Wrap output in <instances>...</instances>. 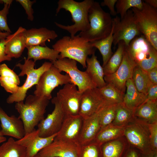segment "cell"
<instances>
[{
	"mask_svg": "<svg viewBox=\"0 0 157 157\" xmlns=\"http://www.w3.org/2000/svg\"><path fill=\"white\" fill-rule=\"evenodd\" d=\"M94 1L93 0H85L81 2L74 0H59L57 3L56 15L61 9H64L70 12L72 21L74 24L71 25L65 26L55 22V24L59 28L68 32L71 37L74 36L78 31H87L90 28L88 13Z\"/></svg>",
	"mask_w": 157,
	"mask_h": 157,
	"instance_id": "cell-1",
	"label": "cell"
},
{
	"mask_svg": "<svg viewBox=\"0 0 157 157\" xmlns=\"http://www.w3.org/2000/svg\"><path fill=\"white\" fill-rule=\"evenodd\" d=\"M98 89L100 95L106 102L115 104L123 102L124 94L112 84L106 83L105 86Z\"/></svg>",
	"mask_w": 157,
	"mask_h": 157,
	"instance_id": "cell-33",
	"label": "cell"
},
{
	"mask_svg": "<svg viewBox=\"0 0 157 157\" xmlns=\"http://www.w3.org/2000/svg\"><path fill=\"white\" fill-rule=\"evenodd\" d=\"M144 1L151 7L155 8H157V0H145Z\"/></svg>",
	"mask_w": 157,
	"mask_h": 157,
	"instance_id": "cell-46",
	"label": "cell"
},
{
	"mask_svg": "<svg viewBox=\"0 0 157 157\" xmlns=\"http://www.w3.org/2000/svg\"><path fill=\"white\" fill-rule=\"evenodd\" d=\"M0 157H26V149L10 137L0 146Z\"/></svg>",
	"mask_w": 157,
	"mask_h": 157,
	"instance_id": "cell-30",
	"label": "cell"
},
{
	"mask_svg": "<svg viewBox=\"0 0 157 157\" xmlns=\"http://www.w3.org/2000/svg\"><path fill=\"white\" fill-rule=\"evenodd\" d=\"M61 72L52 65L41 76L35 85L34 95L45 97L50 100L52 98L51 92L56 87L68 83H72L67 74H63Z\"/></svg>",
	"mask_w": 157,
	"mask_h": 157,
	"instance_id": "cell-9",
	"label": "cell"
},
{
	"mask_svg": "<svg viewBox=\"0 0 157 157\" xmlns=\"http://www.w3.org/2000/svg\"><path fill=\"white\" fill-rule=\"evenodd\" d=\"M114 26V23L113 19L112 29L109 35L104 39L90 42L92 47L97 49L101 53L103 59V67L106 64L113 54L111 47L113 41Z\"/></svg>",
	"mask_w": 157,
	"mask_h": 157,
	"instance_id": "cell-29",
	"label": "cell"
},
{
	"mask_svg": "<svg viewBox=\"0 0 157 157\" xmlns=\"http://www.w3.org/2000/svg\"><path fill=\"white\" fill-rule=\"evenodd\" d=\"M154 151L151 150L144 153L143 157H152Z\"/></svg>",
	"mask_w": 157,
	"mask_h": 157,
	"instance_id": "cell-49",
	"label": "cell"
},
{
	"mask_svg": "<svg viewBox=\"0 0 157 157\" xmlns=\"http://www.w3.org/2000/svg\"><path fill=\"white\" fill-rule=\"evenodd\" d=\"M90 28L81 32L78 35L88 42H92L107 37L112 27L113 19L110 14L105 11L99 2L94 1L88 13Z\"/></svg>",
	"mask_w": 157,
	"mask_h": 157,
	"instance_id": "cell-4",
	"label": "cell"
},
{
	"mask_svg": "<svg viewBox=\"0 0 157 157\" xmlns=\"http://www.w3.org/2000/svg\"><path fill=\"white\" fill-rule=\"evenodd\" d=\"M20 84L19 76L5 63L0 65V84L8 92L14 94Z\"/></svg>",
	"mask_w": 157,
	"mask_h": 157,
	"instance_id": "cell-24",
	"label": "cell"
},
{
	"mask_svg": "<svg viewBox=\"0 0 157 157\" xmlns=\"http://www.w3.org/2000/svg\"><path fill=\"white\" fill-rule=\"evenodd\" d=\"M86 64L85 71L96 87L100 88L105 86L106 83L104 78L103 68L97 60L95 53L91 58H87Z\"/></svg>",
	"mask_w": 157,
	"mask_h": 157,
	"instance_id": "cell-25",
	"label": "cell"
},
{
	"mask_svg": "<svg viewBox=\"0 0 157 157\" xmlns=\"http://www.w3.org/2000/svg\"><path fill=\"white\" fill-rule=\"evenodd\" d=\"M24 58V64L19 63L16 66L21 70L19 76L26 75V80L22 86L19 87L16 93L11 94L7 98L6 101L8 104L24 101L26 97L28 90L37 84L42 75L53 65L51 62H45L38 68L35 69V62L32 60L27 59L26 57Z\"/></svg>",
	"mask_w": 157,
	"mask_h": 157,
	"instance_id": "cell-5",
	"label": "cell"
},
{
	"mask_svg": "<svg viewBox=\"0 0 157 157\" xmlns=\"http://www.w3.org/2000/svg\"><path fill=\"white\" fill-rule=\"evenodd\" d=\"M16 1L19 2L25 10L26 13L27 15L28 19L31 21H33L34 18L33 15L34 11L32 7L33 5L36 2V1L16 0Z\"/></svg>",
	"mask_w": 157,
	"mask_h": 157,
	"instance_id": "cell-41",
	"label": "cell"
},
{
	"mask_svg": "<svg viewBox=\"0 0 157 157\" xmlns=\"http://www.w3.org/2000/svg\"><path fill=\"white\" fill-rule=\"evenodd\" d=\"M117 104L106 102L97 113L99 119L101 129L112 123L115 117Z\"/></svg>",
	"mask_w": 157,
	"mask_h": 157,
	"instance_id": "cell-35",
	"label": "cell"
},
{
	"mask_svg": "<svg viewBox=\"0 0 157 157\" xmlns=\"http://www.w3.org/2000/svg\"><path fill=\"white\" fill-rule=\"evenodd\" d=\"M77 88L73 83L66 84L59 90L55 97L66 115H79L82 93Z\"/></svg>",
	"mask_w": 157,
	"mask_h": 157,
	"instance_id": "cell-13",
	"label": "cell"
},
{
	"mask_svg": "<svg viewBox=\"0 0 157 157\" xmlns=\"http://www.w3.org/2000/svg\"><path fill=\"white\" fill-rule=\"evenodd\" d=\"M126 157H138V156L137 153L133 150L129 152Z\"/></svg>",
	"mask_w": 157,
	"mask_h": 157,
	"instance_id": "cell-48",
	"label": "cell"
},
{
	"mask_svg": "<svg viewBox=\"0 0 157 157\" xmlns=\"http://www.w3.org/2000/svg\"><path fill=\"white\" fill-rule=\"evenodd\" d=\"M79 145L54 139L38 154L40 157H78Z\"/></svg>",
	"mask_w": 157,
	"mask_h": 157,
	"instance_id": "cell-18",
	"label": "cell"
},
{
	"mask_svg": "<svg viewBox=\"0 0 157 157\" xmlns=\"http://www.w3.org/2000/svg\"><path fill=\"white\" fill-rule=\"evenodd\" d=\"M150 133V140L151 150L157 149V122L148 124Z\"/></svg>",
	"mask_w": 157,
	"mask_h": 157,
	"instance_id": "cell-40",
	"label": "cell"
},
{
	"mask_svg": "<svg viewBox=\"0 0 157 157\" xmlns=\"http://www.w3.org/2000/svg\"><path fill=\"white\" fill-rule=\"evenodd\" d=\"M54 108L51 113L38 124L39 135L47 137L57 133L60 129L66 115L60 103L55 97L51 100Z\"/></svg>",
	"mask_w": 157,
	"mask_h": 157,
	"instance_id": "cell-14",
	"label": "cell"
},
{
	"mask_svg": "<svg viewBox=\"0 0 157 157\" xmlns=\"http://www.w3.org/2000/svg\"><path fill=\"white\" fill-rule=\"evenodd\" d=\"M6 39L0 40V64L4 61H10L12 58L8 57L5 52Z\"/></svg>",
	"mask_w": 157,
	"mask_h": 157,
	"instance_id": "cell-44",
	"label": "cell"
},
{
	"mask_svg": "<svg viewBox=\"0 0 157 157\" xmlns=\"http://www.w3.org/2000/svg\"><path fill=\"white\" fill-rule=\"evenodd\" d=\"M134 118L147 124L157 122V100L147 99L133 110Z\"/></svg>",
	"mask_w": 157,
	"mask_h": 157,
	"instance_id": "cell-23",
	"label": "cell"
},
{
	"mask_svg": "<svg viewBox=\"0 0 157 157\" xmlns=\"http://www.w3.org/2000/svg\"><path fill=\"white\" fill-rule=\"evenodd\" d=\"M114 23L113 43L115 46L123 41L126 46L135 37L141 34L134 14L129 10L122 18L117 16L113 18Z\"/></svg>",
	"mask_w": 157,
	"mask_h": 157,
	"instance_id": "cell-8",
	"label": "cell"
},
{
	"mask_svg": "<svg viewBox=\"0 0 157 157\" xmlns=\"http://www.w3.org/2000/svg\"><path fill=\"white\" fill-rule=\"evenodd\" d=\"M126 47L135 62L144 71L157 67V50L143 35L135 37Z\"/></svg>",
	"mask_w": 157,
	"mask_h": 157,
	"instance_id": "cell-6",
	"label": "cell"
},
{
	"mask_svg": "<svg viewBox=\"0 0 157 157\" xmlns=\"http://www.w3.org/2000/svg\"><path fill=\"white\" fill-rule=\"evenodd\" d=\"M10 5L8 4H4L3 9L0 10V32H6L11 34L12 31L8 26L7 21V15Z\"/></svg>",
	"mask_w": 157,
	"mask_h": 157,
	"instance_id": "cell-39",
	"label": "cell"
},
{
	"mask_svg": "<svg viewBox=\"0 0 157 157\" xmlns=\"http://www.w3.org/2000/svg\"><path fill=\"white\" fill-rule=\"evenodd\" d=\"M148 77L151 82L157 84V67H156L146 72Z\"/></svg>",
	"mask_w": 157,
	"mask_h": 157,
	"instance_id": "cell-45",
	"label": "cell"
},
{
	"mask_svg": "<svg viewBox=\"0 0 157 157\" xmlns=\"http://www.w3.org/2000/svg\"><path fill=\"white\" fill-rule=\"evenodd\" d=\"M49 100L44 97L29 95L24 101L16 103L15 109L23 122L25 134L33 130L44 119Z\"/></svg>",
	"mask_w": 157,
	"mask_h": 157,
	"instance_id": "cell-2",
	"label": "cell"
},
{
	"mask_svg": "<svg viewBox=\"0 0 157 157\" xmlns=\"http://www.w3.org/2000/svg\"><path fill=\"white\" fill-rule=\"evenodd\" d=\"M117 1V0H104L101 2V5L107 6L110 10V14L113 16H115L117 13L115 6Z\"/></svg>",
	"mask_w": 157,
	"mask_h": 157,
	"instance_id": "cell-42",
	"label": "cell"
},
{
	"mask_svg": "<svg viewBox=\"0 0 157 157\" xmlns=\"http://www.w3.org/2000/svg\"><path fill=\"white\" fill-rule=\"evenodd\" d=\"M124 134L130 143L144 153L151 150L148 124L134 117L124 126Z\"/></svg>",
	"mask_w": 157,
	"mask_h": 157,
	"instance_id": "cell-11",
	"label": "cell"
},
{
	"mask_svg": "<svg viewBox=\"0 0 157 157\" xmlns=\"http://www.w3.org/2000/svg\"><path fill=\"white\" fill-rule=\"evenodd\" d=\"M132 78L138 90L147 95L148 88L152 83L146 72L137 65L134 69Z\"/></svg>",
	"mask_w": 157,
	"mask_h": 157,
	"instance_id": "cell-32",
	"label": "cell"
},
{
	"mask_svg": "<svg viewBox=\"0 0 157 157\" xmlns=\"http://www.w3.org/2000/svg\"><path fill=\"white\" fill-rule=\"evenodd\" d=\"M25 29L20 26L15 33L10 34L6 39L5 52L9 58L20 57L26 48L23 35Z\"/></svg>",
	"mask_w": 157,
	"mask_h": 157,
	"instance_id": "cell-22",
	"label": "cell"
},
{
	"mask_svg": "<svg viewBox=\"0 0 157 157\" xmlns=\"http://www.w3.org/2000/svg\"><path fill=\"white\" fill-rule=\"evenodd\" d=\"M23 35L26 47L36 45L46 46L47 41L54 40L58 37L55 31L43 27L25 29Z\"/></svg>",
	"mask_w": 157,
	"mask_h": 157,
	"instance_id": "cell-20",
	"label": "cell"
},
{
	"mask_svg": "<svg viewBox=\"0 0 157 157\" xmlns=\"http://www.w3.org/2000/svg\"><path fill=\"white\" fill-rule=\"evenodd\" d=\"M28 60H33L35 62L42 59H47L51 62L58 59L59 58V53L53 49L46 46L40 45L27 46Z\"/></svg>",
	"mask_w": 157,
	"mask_h": 157,
	"instance_id": "cell-27",
	"label": "cell"
},
{
	"mask_svg": "<svg viewBox=\"0 0 157 157\" xmlns=\"http://www.w3.org/2000/svg\"><path fill=\"white\" fill-rule=\"evenodd\" d=\"M33 157H40L39 156V155L38 154H36V155H35V156H34Z\"/></svg>",
	"mask_w": 157,
	"mask_h": 157,
	"instance_id": "cell-53",
	"label": "cell"
},
{
	"mask_svg": "<svg viewBox=\"0 0 157 157\" xmlns=\"http://www.w3.org/2000/svg\"><path fill=\"white\" fill-rule=\"evenodd\" d=\"M0 121L1 129L0 133L18 140L22 138L25 132L23 122L14 115L9 116L0 106Z\"/></svg>",
	"mask_w": 157,
	"mask_h": 157,
	"instance_id": "cell-19",
	"label": "cell"
},
{
	"mask_svg": "<svg viewBox=\"0 0 157 157\" xmlns=\"http://www.w3.org/2000/svg\"><path fill=\"white\" fill-rule=\"evenodd\" d=\"M83 118L79 115H66L60 129L54 139L61 140L77 146Z\"/></svg>",
	"mask_w": 157,
	"mask_h": 157,
	"instance_id": "cell-15",
	"label": "cell"
},
{
	"mask_svg": "<svg viewBox=\"0 0 157 157\" xmlns=\"http://www.w3.org/2000/svg\"><path fill=\"white\" fill-rule=\"evenodd\" d=\"M152 157H157V151H154Z\"/></svg>",
	"mask_w": 157,
	"mask_h": 157,
	"instance_id": "cell-52",
	"label": "cell"
},
{
	"mask_svg": "<svg viewBox=\"0 0 157 157\" xmlns=\"http://www.w3.org/2000/svg\"><path fill=\"white\" fill-rule=\"evenodd\" d=\"M6 140V138L0 133V143L4 142Z\"/></svg>",
	"mask_w": 157,
	"mask_h": 157,
	"instance_id": "cell-51",
	"label": "cell"
},
{
	"mask_svg": "<svg viewBox=\"0 0 157 157\" xmlns=\"http://www.w3.org/2000/svg\"><path fill=\"white\" fill-rule=\"evenodd\" d=\"M137 65L126 46L120 65L114 73L104 76L105 82L106 83L112 84L124 94L126 81L132 78L134 69Z\"/></svg>",
	"mask_w": 157,
	"mask_h": 157,
	"instance_id": "cell-12",
	"label": "cell"
},
{
	"mask_svg": "<svg viewBox=\"0 0 157 157\" xmlns=\"http://www.w3.org/2000/svg\"><path fill=\"white\" fill-rule=\"evenodd\" d=\"M125 47L124 41L118 42L116 51L103 67L104 76L112 74L118 69L122 63Z\"/></svg>",
	"mask_w": 157,
	"mask_h": 157,
	"instance_id": "cell-31",
	"label": "cell"
},
{
	"mask_svg": "<svg viewBox=\"0 0 157 157\" xmlns=\"http://www.w3.org/2000/svg\"><path fill=\"white\" fill-rule=\"evenodd\" d=\"M140 31L157 50V10L144 1L141 9L132 8Z\"/></svg>",
	"mask_w": 157,
	"mask_h": 157,
	"instance_id": "cell-7",
	"label": "cell"
},
{
	"mask_svg": "<svg viewBox=\"0 0 157 157\" xmlns=\"http://www.w3.org/2000/svg\"><path fill=\"white\" fill-rule=\"evenodd\" d=\"M100 129L99 119L97 113L83 119L79 139V144L85 145L94 141Z\"/></svg>",
	"mask_w": 157,
	"mask_h": 157,
	"instance_id": "cell-21",
	"label": "cell"
},
{
	"mask_svg": "<svg viewBox=\"0 0 157 157\" xmlns=\"http://www.w3.org/2000/svg\"><path fill=\"white\" fill-rule=\"evenodd\" d=\"M147 99L157 100V84L152 83L149 86L147 94Z\"/></svg>",
	"mask_w": 157,
	"mask_h": 157,
	"instance_id": "cell-43",
	"label": "cell"
},
{
	"mask_svg": "<svg viewBox=\"0 0 157 157\" xmlns=\"http://www.w3.org/2000/svg\"><path fill=\"white\" fill-rule=\"evenodd\" d=\"M134 117L133 110L128 108L122 102L117 104L115 117L112 123L116 126L124 127Z\"/></svg>",
	"mask_w": 157,
	"mask_h": 157,
	"instance_id": "cell-34",
	"label": "cell"
},
{
	"mask_svg": "<svg viewBox=\"0 0 157 157\" xmlns=\"http://www.w3.org/2000/svg\"><path fill=\"white\" fill-rule=\"evenodd\" d=\"M101 146L104 157H119L123 147L122 143L119 140L106 142Z\"/></svg>",
	"mask_w": 157,
	"mask_h": 157,
	"instance_id": "cell-37",
	"label": "cell"
},
{
	"mask_svg": "<svg viewBox=\"0 0 157 157\" xmlns=\"http://www.w3.org/2000/svg\"><path fill=\"white\" fill-rule=\"evenodd\" d=\"M124 127L116 126L112 123L101 129L94 141L99 146L124 134Z\"/></svg>",
	"mask_w": 157,
	"mask_h": 157,
	"instance_id": "cell-28",
	"label": "cell"
},
{
	"mask_svg": "<svg viewBox=\"0 0 157 157\" xmlns=\"http://www.w3.org/2000/svg\"><path fill=\"white\" fill-rule=\"evenodd\" d=\"M100 147L94 141L85 145H80L79 147L78 156L98 157V147Z\"/></svg>",
	"mask_w": 157,
	"mask_h": 157,
	"instance_id": "cell-38",
	"label": "cell"
},
{
	"mask_svg": "<svg viewBox=\"0 0 157 157\" xmlns=\"http://www.w3.org/2000/svg\"><path fill=\"white\" fill-rule=\"evenodd\" d=\"M10 34V33H9L0 32V40L6 39Z\"/></svg>",
	"mask_w": 157,
	"mask_h": 157,
	"instance_id": "cell-47",
	"label": "cell"
},
{
	"mask_svg": "<svg viewBox=\"0 0 157 157\" xmlns=\"http://www.w3.org/2000/svg\"><path fill=\"white\" fill-rule=\"evenodd\" d=\"M126 87V92L122 103L128 108L134 110L147 99V95L138 90L132 78L127 81Z\"/></svg>",
	"mask_w": 157,
	"mask_h": 157,
	"instance_id": "cell-26",
	"label": "cell"
},
{
	"mask_svg": "<svg viewBox=\"0 0 157 157\" xmlns=\"http://www.w3.org/2000/svg\"><path fill=\"white\" fill-rule=\"evenodd\" d=\"M12 0H0V4H8L11 5L13 2Z\"/></svg>",
	"mask_w": 157,
	"mask_h": 157,
	"instance_id": "cell-50",
	"label": "cell"
},
{
	"mask_svg": "<svg viewBox=\"0 0 157 157\" xmlns=\"http://www.w3.org/2000/svg\"><path fill=\"white\" fill-rule=\"evenodd\" d=\"M59 53V58H68L79 62L83 68H86L88 56L95 53V49L90 42L78 35L73 37L65 36L52 46ZM58 58V59H59Z\"/></svg>",
	"mask_w": 157,
	"mask_h": 157,
	"instance_id": "cell-3",
	"label": "cell"
},
{
	"mask_svg": "<svg viewBox=\"0 0 157 157\" xmlns=\"http://www.w3.org/2000/svg\"><path fill=\"white\" fill-rule=\"evenodd\" d=\"M57 133L48 137H42L39 135L38 130L35 129L16 141L25 148L26 157H33L52 142Z\"/></svg>",
	"mask_w": 157,
	"mask_h": 157,
	"instance_id": "cell-16",
	"label": "cell"
},
{
	"mask_svg": "<svg viewBox=\"0 0 157 157\" xmlns=\"http://www.w3.org/2000/svg\"><path fill=\"white\" fill-rule=\"evenodd\" d=\"M106 102L98 88L87 89L82 93L79 115L87 118L97 113Z\"/></svg>",
	"mask_w": 157,
	"mask_h": 157,
	"instance_id": "cell-17",
	"label": "cell"
},
{
	"mask_svg": "<svg viewBox=\"0 0 157 157\" xmlns=\"http://www.w3.org/2000/svg\"><path fill=\"white\" fill-rule=\"evenodd\" d=\"M51 63L61 72H65L69 75L72 83L76 86L81 92L97 88L86 71H81L78 68L76 60L64 58H59Z\"/></svg>",
	"mask_w": 157,
	"mask_h": 157,
	"instance_id": "cell-10",
	"label": "cell"
},
{
	"mask_svg": "<svg viewBox=\"0 0 157 157\" xmlns=\"http://www.w3.org/2000/svg\"><path fill=\"white\" fill-rule=\"evenodd\" d=\"M143 3L141 0H117L115 5L117 13L119 14L120 18H122L130 8L142 9Z\"/></svg>",
	"mask_w": 157,
	"mask_h": 157,
	"instance_id": "cell-36",
	"label": "cell"
}]
</instances>
